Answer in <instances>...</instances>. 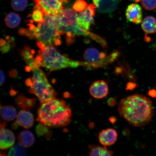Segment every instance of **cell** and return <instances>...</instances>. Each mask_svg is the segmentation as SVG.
I'll list each match as a JSON object with an SVG mask.
<instances>
[{"mask_svg":"<svg viewBox=\"0 0 156 156\" xmlns=\"http://www.w3.org/2000/svg\"><path fill=\"white\" fill-rule=\"evenodd\" d=\"M37 44L40 50L36 58L43 67L54 71L80 66L79 61L71 60L60 54L53 45H46L39 41Z\"/></svg>","mask_w":156,"mask_h":156,"instance_id":"cell-3","label":"cell"},{"mask_svg":"<svg viewBox=\"0 0 156 156\" xmlns=\"http://www.w3.org/2000/svg\"><path fill=\"white\" fill-rule=\"evenodd\" d=\"M89 155L90 156H111L114 154L113 151L103 145H91L89 147Z\"/></svg>","mask_w":156,"mask_h":156,"instance_id":"cell-18","label":"cell"},{"mask_svg":"<svg viewBox=\"0 0 156 156\" xmlns=\"http://www.w3.org/2000/svg\"><path fill=\"white\" fill-rule=\"evenodd\" d=\"M21 19L19 15L15 12L7 14L5 18V23L8 27L11 28H16L20 24Z\"/></svg>","mask_w":156,"mask_h":156,"instance_id":"cell-22","label":"cell"},{"mask_svg":"<svg viewBox=\"0 0 156 156\" xmlns=\"http://www.w3.org/2000/svg\"><path fill=\"white\" fill-rule=\"evenodd\" d=\"M120 0H93L99 13H108L116 9Z\"/></svg>","mask_w":156,"mask_h":156,"instance_id":"cell-14","label":"cell"},{"mask_svg":"<svg viewBox=\"0 0 156 156\" xmlns=\"http://www.w3.org/2000/svg\"><path fill=\"white\" fill-rule=\"evenodd\" d=\"M142 6L148 11L156 9V0H141Z\"/></svg>","mask_w":156,"mask_h":156,"instance_id":"cell-28","label":"cell"},{"mask_svg":"<svg viewBox=\"0 0 156 156\" xmlns=\"http://www.w3.org/2000/svg\"><path fill=\"white\" fill-rule=\"evenodd\" d=\"M20 52V55L24 58L28 66L32 68V66L34 59V50H30L29 47L27 46L25 47Z\"/></svg>","mask_w":156,"mask_h":156,"instance_id":"cell-23","label":"cell"},{"mask_svg":"<svg viewBox=\"0 0 156 156\" xmlns=\"http://www.w3.org/2000/svg\"><path fill=\"white\" fill-rule=\"evenodd\" d=\"M35 6L44 15H56L64 9L63 0H34Z\"/></svg>","mask_w":156,"mask_h":156,"instance_id":"cell-6","label":"cell"},{"mask_svg":"<svg viewBox=\"0 0 156 156\" xmlns=\"http://www.w3.org/2000/svg\"><path fill=\"white\" fill-rule=\"evenodd\" d=\"M107 104L111 107H114L116 105V99L114 98H110L107 101Z\"/></svg>","mask_w":156,"mask_h":156,"instance_id":"cell-31","label":"cell"},{"mask_svg":"<svg viewBox=\"0 0 156 156\" xmlns=\"http://www.w3.org/2000/svg\"><path fill=\"white\" fill-rule=\"evenodd\" d=\"M107 56L105 52L99 51L95 48H89L85 51L83 58L87 63H93L103 59Z\"/></svg>","mask_w":156,"mask_h":156,"instance_id":"cell-16","label":"cell"},{"mask_svg":"<svg viewBox=\"0 0 156 156\" xmlns=\"http://www.w3.org/2000/svg\"><path fill=\"white\" fill-rule=\"evenodd\" d=\"M155 48H156V42L155 43Z\"/></svg>","mask_w":156,"mask_h":156,"instance_id":"cell-39","label":"cell"},{"mask_svg":"<svg viewBox=\"0 0 156 156\" xmlns=\"http://www.w3.org/2000/svg\"><path fill=\"white\" fill-rule=\"evenodd\" d=\"M90 93L95 99L104 98L108 95L109 88L108 85L103 80L94 82L90 87Z\"/></svg>","mask_w":156,"mask_h":156,"instance_id":"cell-8","label":"cell"},{"mask_svg":"<svg viewBox=\"0 0 156 156\" xmlns=\"http://www.w3.org/2000/svg\"><path fill=\"white\" fill-rule=\"evenodd\" d=\"M72 112L65 101L55 98L41 103L37 120L48 128L62 127L69 124Z\"/></svg>","mask_w":156,"mask_h":156,"instance_id":"cell-2","label":"cell"},{"mask_svg":"<svg viewBox=\"0 0 156 156\" xmlns=\"http://www.w3.org/2000/svg\"><path fill=\"white\" fill-rule=\"evenodd\" d=\"M28 5L27 0H12L11 6L15 10L18 11H24Z\"/></svg>","mask_w":156,"mask_h":156,"instance_id":"cell-25","label":"cell"},{"mask_svg":"<svg viewBox=\"0 0 156 156\" xmlns=\"http://www.w3.org/2000/svg\"><path fill=\"white\" fill-rule=\"evenodd\" d=\"M33 76L25 82L29 92L36 95L41 103L55 98L56 93L48 82L44 72L40 68L33 70Z\"/></svg>","mask_w":156,"mask_h":156,"instance_id":"cell-4","label":"cell"},{"mask_svg":"<svg viewBox=\"0 0 156 156\" xmlns=\"http://www.w3.org/2000/svg\"><path fill=\"white\" fill-rule=\"evenodd\" d=\"M36 132L38 136H42L48 132V127L43 125L40 124L37 126Z\"/></svg>","mask_w":156,"mask_h":156,"instance_id":"cell-29","label":"cell"},{"mask_svg":"<svg viewBox=\"0 0 156 156\" xmlns=\"http://www.w3.org/2000/svg\"><path fill=\"white\" fill-rule=\"evenodd\" d=\"M34 116L32 113L28 111L22 110L18 113L14 124L25 128L29 129L34 125Z\"/></svg>","mask_w":156,"mask_h":156,"instance_id":"cell-13","label":"cell"},{"mask_svg":"<svg viewBox=\"0 0 156 156\" xmlns=\"http://www.w3.org/2000/svg\"><path fill=\"white\" fill-rule=\"evenodd\" d=\"M96 5L95 4H90L85 9L77 15V22L80 26L86 30H88L91 25L94 22V17L95 14Z\"/></svg>","mask_w":156,"mask_h":156,"instance_id":"cell-7","label":"cell"},{"mask_svg":"<svg viewBox=\"0 0 156 156\" xmlns=\"http://www.w3.org/2000/svg\"><path fill=\"white\" fill-rule=\"evenodd\" d=\"M146 41L147 42H149L151 41V38L149 37H145Z\"/></svg>","mask_w":156,"mask_h":156,"instance_id":"cell-37","label":"cell"},{"mask_svg":"<svg viewBox=\"0 0 156 156\" xmlns=\"http://www.w3.org/2000/svg\"><path fill=\"white\" fill-rule=\"evenodd\" d=\"M18 140L21 145L25 148L31 147L34 144L35 138L32 132L24 130L19 134Z\"/></svg>","mask_w":156,"mask_h":156,"instance_id":"cell-19","label":"cell"},{"mask_svg":"<svg viewBox=\"0 0 156 156\" xmlns=\"http://www.w3.org/2000/svg\"><path fill=\"white\" fill-rule=\"evenodd\" d=\"M141 26L144 32L147 34L155 33L156 19L153 16L146 17L142 21Z\"/></svg>","mask_w":156,"mask_h":156,"instance_id":"cell-20","label":"cell"},{"mask_svg":"<svg viewBox=\"0 0 156 156\" xmlns=\"http://www.w3.org/2000/svg\"><path fill=\"white\" fill-rule=\"evenodd\" d=\"M38 23L36 30L33 31L35 38L46 45L61 44L60 36L63 34L57 28L44 22Z\"/></svg>","mask_w":156,"mask_h":156,"instance_id":"cell-5","label":"cell"},{"mask_svg":"<svg viewBox=\"0 0 156 156\" xmlns=\"http://www.w3.org/2000/svg\"><path fill=\"white\" fill-rule=\"evenodd\" d=\"M44 15L40 9L35 6L34 8L32 17V20L36 23H43L44 22Z\"/></svg>","mask_w":156,"mask_h":156,"instance_id":"cell-26","label":"cell"},{"mask_svg":"<svg viewBox=\"0 0 156 156\" xmlns=\"http://www.w3.org/2000/svg\"><path fill=\"white\" fill-rule=\"evenodd\" d=\"M148 95L150 97L155 98H156V90L154 89L151 90L148 92Z\"/></svg>","mask_w":156,"mask_h":156,"instance_id":"cell-33","label":"cell"},{"mask_svg":"<svg viewBox=\"0 0 156 156\" xmlns=\"http://www.w3.org/2000/svg\"><path fill=\"white\" fill-rule=\"evenodd\" d=\"M1 141L0 148L2 150H5L12 147L15 141V136L10 130L1 128Z\"/></svg>","mask_w":156,"mask_h":156,"instance_id":"cell-15","label":"cell"},{"mask_svg":"<svg viewBox=\"0 0 156 156\" xmlns=\"http://www.w3.org/2000/svg\"><path fill=\"white\" fill-rule=\"evenodd\" d=\"M9 75L11 77H15L17 75V72L15 70H11L9 72Z\"/></svg>","mask_w":156,"mask_h":156,"instance_id":"cell-35","label":"cell"},{"mask_svg":"<svg viewBox=\"0 0 156 156\" xmlns=\"http://www.w3.org/2000/svg\"><path fill=\"white\" fill-rule=\"evenodd\" d=\"M87 4L83 0H78L75 2L73 6V9L77 12L83 11L87 6Z\"/></svg>","mask_w":156,"mask_h":156,"instance_id":"cell-27","label":"cell"},{"mask_svg":"<svg viewBox=\"0 0 156 156\" xmlns=\"http://www.w3.org/2000/svg\"><path fill=\"white\" fill-rule=\"evenodd\" d=\"M20 144H16L11 148L9 151V156H25L27 155L26 150Z\"/></svg>","mask_w":156,"mask_h":156,"instance_id":"cell-24","label":"cell"},{"mask_svg":"<svg viewBox=\"0 0 156 156\" xmlns=\"http://www.w3.org/2000/svg\"><path fill=\"white\" fill-rule=\"evenodd\" d=\"M120 55V53L118 51L112 52L107 55L106 58L96 63H89L87 62H80V66H85L87 68H98L106 67L108 64L112 63L117 59Z\"/></svg>","mask_w":156,"mask_h":156,"instance_id":"cell-12","label":"cell"},{"mask_svg":"<svg viewBox=\"0 0 156 156\" xmlns=\"http://www.w3.org/2000/svg\"><path fill=\"white\" fill-rule=\"evenodd\" d=\"M1 51L3 53H5L8 52L10 50L11 46L9 43H6L3 46H1Z\"/></svg>","mask_w":156,"mask_h":156,"instance_id":"cell-30","label":"cell"},{"mask_svg":"<svg viewBox=\"0 0 156 156\" xmlns=\"http://www.w3.org/2000/svg\"><path fill=\"white\" fill-rule=\"evenodd\" d=\"M58 15L60 20V26H70L77 23L78 15L73 9H64Z\"/></svg>","mask_w":156,"mask_h":156,"instance_id":"cell-11","label":"cell"},{"mask_svg":"<svg viewBox=\"0 0 156 156\" xmlns=\"http://www.w3.org/2000/svg\"><path fill=\"white\" fill-rule=\"evenodd\" d=\"M118 136V133L116 130L109 128L99 132L98 138L99 142L102 145L107 146L115 143Z\"/></svg>","mask_w":156,"mask_h":156,"instance_id":"cell-10","label":"cell"},{"mask_svg":"<svg viewBox=\"0 0 156 156\" xmlns=\"http://www.w3.org/2000/svg\"><path fill=\"white\" fill-rule=\"evenodd\" d=\"M1 114L4 120L11 121L16 117L17 112L14 107L9 105L1 107Z\"/></svg>","mask_w":156,"mask_h":156,"instance_id":"cell-21","label":"cell"},{"mask_svg":"<svg viewBox=\"0 0 156 156\" xmlns=\"http://www.w3.org/2000/svg\"><path fill=\"white\" fill-rule=\"evenodd\" d=\"M63 1L64 2H65L66 3H68V1H69V0H63Z\"/></svg>","mask_w":156,"mask_h":156,"instance_id":"cell-38","label":"cell"},{"mask_svg":"<svg viewBox=\"0 0 156 156\" xmlns=\"http://www.w3.org/2000/svg\"><path fill=\"white\" fill-rule=\"evenodd\" d=\"M155 33H156V32H155Z\"/></svg>","mask_w":156,"mask_h":156,"instance_id":"cell-40","label":"cell"},{"mask_svg":"<svg viewBox=\"0 0 156 156\" xmlns=\"http://www.w3.org/2000/svg\"><path fill=\"white\" fill-rule=\"evenodd\" d=\"M126 19L130 22L136 24L142 22V12L141 7L137 4H131L126 11Z\"/></svg>","mask_w":156,"mask_h":156,"instance_id":"cell-9","label":"cell"},{"mask_svg":"<svg viewBox=\"0 0 156 156\" xmlns=\"http://www.w3.org/2000/svg\"><path fill=\"white\" fill-rule=\"evenodd\" d=\"M110 122L114 124L116 122V118L114 117H112L109 119Z\"/></svg>","mask_w":156,"mask_h":156,"instance_id":"cell-36","label":"cell"},{"mask_svg":"<svg viewBox=\"0 0 156 156\" xmlns=\"http://www.w3.org/2000/svg\"><path fill=\"white\" fill-rule=\"evenodd\" d=\"M5 81V74L4 72L1 70V85H2L4 83Z\"/></svg>","mask_w":156,"mask_h":156,"instance_id":"cell-34","label":"cell"},{"mask_svg":"<svg viewBox=\"0 0 156 156\" xmlns=\"http://www.w3.org/2000/svg\"><path fill=\"white\" fill-rule=\"evenodd\" d=\"M119 114L131 125L141 127L149 123L153 118L152 102L147 97L135 94L122 99L119 103Z\"/></svg>","mask_w":156,"mask_h":156,"instance_id":"cell-1","label":"cell"},{"mask_svg":"<svg viewBox=\"0 0 156 156\" xmlns=\"http://www.w3.org/2000/svg\"><path fill=\"white\" fill-rule=\"evenodd\" d=\"M15 103L19 108L22 110H30L36 105V98H29L23 95H20L15 99Z\"/></svg>","mask_w":156,"mask_h":156,"instance_id":"cell-17","label":"cell"},{"mask_svg":"<svg viewBox=\"0 0 156 156\" xmlns=\"http://www.w3.org/2000/svg\"><path fill=\"white\" fill-rule=\"evenodd\" d=\"M136 87V84L135 83H128L126 85V90H133Z\"/></svg>","mask_w":156,"mask_h":156,"instance_id":"cell-32","label":"cell"}]
</instances>
